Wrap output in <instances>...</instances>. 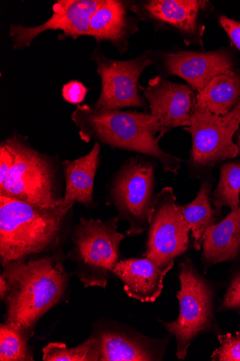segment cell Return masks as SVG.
<instances>
[{
  "label": "cell",
  "instance_id": "6da1fadb",
  "mask_svg": "<svg viewBox=\"0 0 240 361\" xmlns=\"http://www.w3.org/2000/svg\"><path fill=\"white\" fill-rule=\"evenodd\" d=\"M3 267L0 298L6 308L5 323L30 338L42 317L63 298L71 274L61 252L13 260Z\"/></svg>",
  "mask_w": 240,
  "mask_h": 361
},
{
  "label": "cell",
  "instance_id": "7a4b0ae2",
  "mask_svg": "<svg viewBox=\"0 0 240 361\" xmlns=\"http://www.w3.org/2000/svg\"><path fill=\"white\" fill-rule=\"evenodd\" d=\"M72 120L82 141L95 140L114 149L145 154L156 159L165 172L178 175L183 160L161 149L156 137L160 133V121L151 113L78 105Z\"/></svg>",
  "mask_w": 240,
  "mask_h": 361
},
{
  "label": "cell",
  "instance_id": "3957f363",
  "mask_svg": "<svg viewBox=\"0 0 240 361\" xmlns=\"http://www.w3.org/2000/svg\"><path fill=\"white\" fill-rule=\"evenodd\" d=\"M63 202L53 207L33 205L0 196V259L8 262L38 257L61 244L68 214Z\"/></svg>",
  "mask_w": 240,
  "mask_h": 361
},
{
  "label": "cell",
  "instance_id": "277c9868",
  "mask_svg": "<svg viewBox=\"0 0 240 361\" xmlns=\"http://www.w3.org/2000/svg\"><path fill=\"white\" fill-rule=\"evenodd\" d=\"M14 157L0 196L33 205L53 207L63 202L56 159L32 148L26 137L15 135L3 142Z\"/></svg>",
  "mask_w": 240,
  "mask_h": 361
},
{
  "label": "cell",
  "instance_id": "5b68a950",
  "mask_svg": "<svg viewBox=\"0 0 240 361\" xmlns=\"http://www.w3.org/2000/svg\"><path fill=\"white\" fill-rule=\"evenodd\" d=\"M119 219V216L107 221L82 217L75 228L73 247L67 257L76 264L75 274L85 288H106L120 260V247L125 235L118 231Z\"/></svg>",
  "mask_w": 240,
  "mask_h": 361
},
{
  "label": "cell",
  "instance_id": "8992f818",
  "mask_svg": "<svg viewBox=\"0 0 240 361\" xmlns=\"http://www.w3.org/2000/svg\"><path fill=\"white\" fill-rule=\"evenodd\" d=\"M239 126L240 104L225 116L195 106L191 124L184 128L192 140L189 167L194 177L211 173L219 164L237 157L233 139Z\"/></svg>",
  "mask_w": 240,
  "mask_h": 361
},
{
  "label": "cell",
  "instance_id": "52a82bcc",
  "mask_svg": "<svg viewBox=\"0 0 240 361\" xmlns=\"http://www.w3.org/2000/svg\"><path fill=\"white\" fill-rule=\"evenodd\" d=\"M181 290L177 297L180 312L177 320L160 321L166 330L176 337L177 356L184 360L194 339L203 331L217 330L213 312V290L196 270L190 258L180 264Z\"/></svg>",
  "mask_w": 240,
  "mask_h": 361
},
{
  "label": "cell",
  "instance_id": "ba28073f",
  "mask_svg": "<svg viewBox=\"0 0 240 361\" xmlns=\"http://www.w3.org/2000/svg\"><path fill=\"white\" fill-rule=\"evenodd\" d=\"M153 163L141 157H131L115 174L110 190V201L127 221V236L141 235L148 229L155 193Z\"/></svg>",
  "mask_w": 240,
  "mask_h": 361
},
{
  "label": "cell",
  "instance_id": "9c48e42d",
  "mask_svg": "<svg viewBox=\"0 0 240 361\" xmlns=\"http://www.w3.org/2000/svg\"><path fill=\"white\" fill-rule=\"evenodd\" d=\"M91 58L96 64L101 82V93L94 107L101 110L148 108L140 92L139 80L153 63L151 51L133 59L118 61L106 57L96 49Z\"/></svg>",
  "mask_w": 240,
  "mask_h": 361
},
{
  "label": "cell",
  "instance_id": "30bf717a",
  "mask_svg": "<svg viewBox=\"0 0 240 361\" xmlns=\"http://www.w3.org/2000/svg\"><path fill=\"white\" fill-rule=\"evenodd\" d=\"M190 231L179 210L174 189L163 188L156 195L148 227L146 257L163 269L175 265V259L189 247Z\"/></svg>",
  "mask_w": 240,
  "mask_h": 361
},
{
  "label": "cell",
  "instance_id": "8fae6325",
  "mask_svg": "<svg viewBox=\"0 0 240 361\" xmlns=\"http://www.w3.org/2000/svg\"><path fill=\"white\" fill-rule=\"evenodd\" d=\"M104 0H58L53 6L52 16L44 23L34 27L11 25L9 36L15 50L28 48L34 40L49 30H61L59 40L88 37L92 16Z\"/></svg>",
  "mask_w": 240,
  "mask_h": 361
},
{
  "label": "cell",
  "instance_id": "7c38bea8",
  "mask_svg": "<svg viewBox=\"0 0 240 361\" xmlns=\"http://www.w3.org/2000/svg\"><path fill=\"white\" fill-rule=\"evenodd\" d=\"M140 89L149 102L151 114L160 121L158 142L171 130L191 124L196 94L190 86L170 82L158 75L151 79L147 87L141 85Z\"/></svg>",
  "mask_w": 240,
  "mask_h": 361
},
{
  "label": "cell",
  "instance_id": "4fadbf2b",
  "mask_svg": "<svg viewBox=\"0 0 240 361\" xmlns=\"http://www.w3.org/2000/svg\"><path fill=\"white\" fill-rule=\"evenodd\" d=\"M163 65L168 75L184 80L199 92L216 76L234 71L230 54L220 49L213 51H180L163 54Z\"/></svg>",
  "mask_w": 240,
  "mask_h": 361
},
{
  "label": "cell",
  "instance_id": "5bb4252c",
  "mask_svg": "<svg viewBox=\"0 0 240 361\" xmlns=\"http://www.w3.org/2000/svg\"><path fill=\"white\" fill-rule=\"evenodd\" d=\"M101 344L99 361L162 360L167 342L148 338L120 326H106L94 332Z\"/></svg>",
  "mask_w": 240,
  "mask_h": 361
},
{
  "label": "cell",
  "instance_id": "9a60e30c",
  "mask_svg": "<svg viewBox=\"0 0 240 361\" xmlns=\"http://www.w3.org/2000/svg\"><path fill=\"white\" fill-rule=\"evenodd\" d=\"M208 3L202 0H149L133 4L130 10L143 20L174 29L184 37L200 39V14L207 10Z\"/></svg>",
  "mask_w": 240,
  "mask_h": 361
},
{
  "label": "cell",
  "instance_id": "2e32d148",
  "mask_svg": "<svg viewBox=\"0 0 240 361\" xmlns=\"http://www.w3.org/2000/svg\"><path fill=\"white\" fill-rule=\"evenodd\" d=\"M175 265L163 269L145 258L120 260L113 270L124 283V290L130 298L141 302H154L163 289V279Z\"/></svg>",
  "mask_w": 240,
  "mask_h": 361
},
{
  "label": "cell",
  "instance_id": "e0dca14e",
  "mask_svg": "<svg viewBox=\"0 0 240 361\" xmlns=\"http://www.w3.org/2000/svg\"><path fill=\"white\" fill-rule=\"evenodd\" d=\"M125 2L119 0H104L92 16L88 37L97 43L108 42L119 51H127L128 39L138 31V23L130 17Z\"/></svg>",
  "mask_w": 240,
  "mask_h": 361
},
{
  "label": "cell",
  "instance_id": "ac0fdd59",
  "mask_svg": "<svg viewBox=\"0 0 240 361\" xmlns=\"http://www.w3.org/2000/svg\"><path fill=\"white\" fill-rule=\"evenodd\" d=\"M240 257V204L222 221L206 232L202 244V262L209 269L222 262Z\"/></svg>",
  "mask_w": 240,
  "mask_h": 361
},
{
  "label": "cell",
  "instance_id": "d6986e66",
  "mask_svg": "<svg viewBox=\"0 0 240 361\" xmlns=\"http://www.w3.org/2000/svg\"><path fill=\"white\" fill-rule=\"evenodd\" d=\"M100 145L95 142L89 154L73 161L62 162L65 176L64 207L78 202L89 207L94 204V183L99 163Z\"/></svg>",
  "mask_w": 240,
  "mask_h": 361
},
{
  "label": "cell",
  "instance_id": "ffe728a7",
  "mask_svg": "<svg viewBox=\"0 0 240 361\" xmlns=\"http://www.w3.org/2000/svg\"><path fill=\"white\" fill-rule=\"evenodd\" d=\"M214 179L211 173L204 176L194 200L184 206H178L183 218L190 227L194 247L201 250L203 237L208 229L220 222V209L214 207L211 195Z\"/></svg>",
  "mask_w": 240,
  "mask_h": 361
},
{
  "label": "cell",
  "instance_id": "44dd1931",
  "mask_svg": "<svg viewBox=\"0 0 240 361\" xmlns=\"http://www.w3.org/2000/svg\"><path fill=\"white\" fill-rule=\"evenodd\" d=\"M240 104V74L234 71L215 77L196 94V106L225 116Z\"/></svg>",
  "mask_w": 240,
  "mask_h": 361
},
{
  "label": "cell",
  "instance_id": "7402d4cb",
  "mask_svg": "<svg viewBox=\"0 0 240 361\" xmlns=\"http://www.w3.org/2000/svg\"><path fill=\"white\" fill-rule=\"evenodd\" d=\"M240 161L225 163L220 168L218 184L211 195V201L217 209L229 207L236 210L240 204Z\"/></svg>",
  "mask_w": 240,
  "mask_h": 361
},
{
  "label": "cell",
  "instance_id": "603a6c76",
  "mask_svg": "<svg viewBox=\"0 0 240 361\" xmlns=\"http://www.w3.org/2000/svg\"><path fill=\"white\" fill-rule=\"evenodd\" d=\"M44 361H99L101 344L93 334L81 345L68 348L63 343H51L43 349Z\"/></svg>",
  "mask_w": 240,
  "mask_h": 361
},
{
  "label": "cell",
  "instance_id": "cb8c5ba5",
  "mask_svg": "<svg viewBox=\"0 0 240 361\" xmlns=\"http://www.w3.org/2000/svg\"><path fill=\"white\" fill-rule=\"evenodd\" d=\"M30 338L7 324L0 325V360L28 361L33 357L28 347Z\"/></svg>",
  "mask_w": 240,
  "mask_h": 361
},
{
  "label": "cell",
  "instance_id": "d4e9b609",
  "mask_svg": "<svg viewBox=\"0 0 240 361\" xmlns=\"http://www.w3.org/2000/svg\"><path fill=\"white\" fill-rule=\"evenodd\" d=\"M220 347L213 353L212 360L240 361V331L219 336Z\"/></svg>",
  "mask_w": 240,
  "mask_h": 361
},
{
  "label": "cell",
  "instance_id": "484cf974",
  "mask_svg": "<svg viewBox=\"0 0 240 361\" xmlns=\"http://www.w3.org/2000/svg\"><path fill=\"white\" fill-rule=\"evenodd\" d=\"M87 91V87L82 82L73 80L63 86L61 94L65 102L80 105L85 100Z\"/></svg>",
  "mask_w": 240,
  "mask_h": 361
},
{
  "label": "cell",
  "instance_id": "4316f807",
  "mask_svg": "<svg viewBox=\"0 0 240 361\" xmlns=\"http://www.w3.org/2000/svg\"><path fill=\"white\" fill-rule=\"evenodd\" d=\"M222 310H240V271L233 277L222 302Z\"/></svg>",
  "mask_w": 240,
  "mask_h": 361
},
{
  "label": "cell",
  "instance_id": "83f0119b",
  "mask_svg": "<svg viewBox=\"0 0 240 361\" xmlns=\"http://www.w3.org/2000/svg\"><path fill=\"white\" fill-rule=\"evenodd\" d=\"M219 23L240 52V23L225 16L219 18Z\"/></svg>",
  "mask_w": 240,
  "mask_h": 361
},
{
  "label": "cell",
  "instance_id": "f1b7e54d",
  "mask_svg": "<svg viewBox=\"0 0 240 361\" xmlns=\"http://www.w3.org/2000/svg\"><path fill=\"white\" fill-rule=\"evenodd\" d=\"M14 157L11 150L2 142L0 146V184L3 183L13 166Z\"/></svg>",
  "mask_w": 240,
  "mask_h": 361
},
{
  "label": "cell",
  "instance_id": "f546056e",
  "mask_svg": "<svg viewBox=\"0 0 240 361\" xmlns=\"http://www.w3.org/2000/svg\"><path fill=\"white\" fill-rule=\"evenodd\" d=\"M236 147L238 148V152H239V154L240 155V127L239 128V129L236 131Z\"/></svg>",
  "mask_w": 240,
  "mask_h": 361
}]
</instances>
